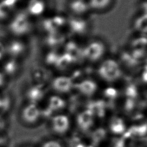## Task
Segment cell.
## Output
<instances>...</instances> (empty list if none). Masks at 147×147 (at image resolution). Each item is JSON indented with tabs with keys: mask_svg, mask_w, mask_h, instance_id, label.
<instances>
[{
	"mask_svg": "<svg viewBox=\"0 0 147 147\" xmlns=\"http://www.w3.org/2000/svg\"><path fill=\"white\" fill-rule=\"evenodd\" d=\"M45 10V3L42 0H30L27 5V12L31 16H38Z\"/></svg>",
	"mask_w": 147,
	"mask_h": 147,
	"instance_id": "ba28073f",
	"label": "cell"
},
{
	"mask_svg": "<svg viewBox=\"0 0 147 147\" xmlns=\"http://www.w3.org/2000/svg\"><path fill=\"white\" fill-rule=\"evenodd\" d=\"M75 147H85V146L83 144H77Z\"/></svg>",
	"mask_w": 147,
	"mask_h": 147,
	"instance_id": "7402d4cb",
	"label": "cell"
},
{
	"mask_svg": "<svg viewBox=\"0 0 147 147\" xmlns=\"http://www.w3.org/2000/svg\"><path fill=\"white\" fill-rule=\"evenodd\" d=\"M52 88L59 92L68 91L71 86V82L66 77H57L53 79L51 83Z\"/></svg>",
	"mask_w": 147,
	"mask_h": 147,
	"instance_id": "9c48e42d",
	"label": "cell"
},
{
	"mask_svg": "<svg viewBox=\"0 0 147 147\" xmlns=\"http://www.w3.org/2000/svg\"><path fill=\"white\" fill-rule=\"evenodd\" d=\"M80 91L86 95H91L95 90V86L91 82L83 83L79 87Z\"/></svg>",
	"mask_w": 147,
	"mask_h": 147,
	"instance_id": "5bb4252c",
	"label": "cell"
},
{
	"mask_svg": "<svg viewBox=\"0 0 147 147\" xmlns=\"http://www.w3.org/2000/svg\"><path fill=\"white\" fill-rule=\"evenodd\" d=\"M69 13L76 18H86L91 13L87 0H69L67 3Z\"/></svg>",
	"mask_w": 147,
	"mask_h": 147,
	"instance_id": "3957f363",
	"label": "cell"
},
{
	"mask_svg": "<svg viewBox=\"0 0 147 147\" xmlns=\"http://www.w3.org/2000/svg\"><path fill=\"white\" fill-rule=\"evenodd\" d=\"M40 147H61L60 144L55 140H48L42 142Z\"/></svg>",
	"mask_w": 147,
	"mask_h": 147,
	"instance_id": "ac0fdd59",
	"label": "cell"
},
{
	"mask_svg": "<svg viewBox=\"0 0 147 147\" xmlns=\"http://www.w3.org/2000/svg\"><path fill=\"white\" fill-rule=\"evenodd\" d=\"M106 135V131L103 129L99 128L96 130L92 133V138L94 142L98 143L104 138Z\"/></svg>",
	"mask_w": 147,
	"mask_h": 147,
	"instance_id": "2e32d148",
	"label": "cell"
},
{
	"mask_svg": "<svg viewBox=\"0 0 147 147\" xmlns=\"http://www.w3.org/2000/svg\"><path fill=\"white\" fill-rule=\"evenodd\" d=\"M78 122L82 129H88L93 123V114L89 110L81 113L78 117Z\"/></svg>",
	"mask_w": 147,
	"mask_h": 147,
	"instance_id": "30bf717a",
	"label": "cell"
},
{
	"mask_svg": "<svg viewBox=\"0 0 147 147\" xmlns=\"http://www.w3.org/2000/svg\"><path fill=\"white\" fill-rule=\"evenodd\" d=\"M6 54L10 57L17 59L24 54L26 51V46L24 42L18 40H13L6 45Z\"/></svg>",
	"mask_w": 147,
	"mask_h": 147,
	"instance_id": "8992f818",
	"label": "cell"
},
{
	"mask_svg": "<svg viewBox=\"0 0 147 147\" xmlns=\"http://www.w3.org/2000/svg\"><path fill=\"white\" fill-rule=\"evenodd\" d=\"M146 143H147V138H146Z\"/></svg>",
	"mask_w": 147,
	"mask_h": 147,
	"instance_id": "cb8c5ba5",
	"label": "cell"
},
{
	"mask_svg": "<svg viewBox=\"0 0 147 147\" xmlns=\"http://www.w3.org/2000/svg\"><path fill=\"white\" fill-rule=\"evenodd\" d=\"M131 130L133 133H135L139 136H143L147 133V124L142 125L137 127H133Z\"/></svg>",
	"mask_w": 147,
	"mask_h": 147,
	"instance_id": "e0dca14e",
	"label": "cell"
},
{
	"mask_svg": "<svg viewBox=\"0 0 147 147\" xmlns=\"http://www.w3.org/2000/svg\"><path fill=\"white\" fill-rule=\"evenodd\" d=\"M41 118V109L36 104L26 103L20 111V120L26 126L36 125Z\"/></svg>",
	"mask_w": 147,
	"mask_h": 147,
	"instance_id": "7a4b0ae2",
	"label": "cell"
},
{
	"mask_svg": "<svg viewBox=\"0 0 147 147\" xmlns=\"http://www.w3.org/2000/svg\"><path fill=\"white\" fill-rule=\"evenodd\" d=\"M6 54V45H5L3 42L0 41V61L3 59Z\"/></svg>",
	"mask_w": 147,
	"mask_h": 147,
	"instance_id": "d6986e66",
	"label": "cell"
},
{
	"mask_svg": "<svg viewBox=\"0 0 147 147\" xmlns=\"http://www.w3.org/2000/svg\"><path fill=\"white\" fill-rule=\"evenodd\" d=\"M45 95V91L41 85H34L29 87L26 92L25 96L26 103L38 105L43 99Z\"/></svg>",
	"mask_w": 147,
	"mask_h": 147,
	"instance_id": "277c9868",
	"label": "cell"
},
{
	"mask_svg": "<svg viewBox=\"0 0 147 147\" xmlns=\"http://www.w3.org/2000/svg\"><path fill=\"white\" fill-rule=\"evenodd\" d=\"M19 68L20 65L17 59L10 57V59L7 60L3 64V71L2 72L5 75H7L9 76H13L17 73Z\"/></svg>",
	"mask_w": 147,
	"mask_h": 147,
	"instance_id": "8fae6325",
	"label": "cell"
},
{
	"mask_svg": "<svg viewBox=\"0 0 147 147\" xmlns=\"http://www.w3.org/2000/svg\"><path fill=\"white\" fill-rule=\"evenodd\" d=\"M110 128L111 131L115 134L123 133L125 129L123 121L119 118H114L111 121Z\"/></svg>",
	"mask_w": 147,
	"mask_h": 147,
	"instance_id": "4fadbf2b",
	"label": "cell"
},
{
	"mask_svg": "<svg viewBox=\"0 0 147 147\" xmlns=\"http://www.w3.org/2000/svg\"><path fill=\"white\" fill-rule=\"evenodd\" d=\"M51 126L55 132L58 134H63L68 130L69 121L65 115H56L52 118Z\"/></svg>",
	"mask_w": 147,
	"mask_h": 147,
	"instance_id": "52a82bcc",
	"label": "cell"
},
{
	"mask_svg": "<svg viewBox=\"0 0 147 147\" xmlns=\"http://www.w3.org/2000/svg\"><path fill=\"white\" fill-rule=\"evenodd\" d=\"M1 116H0V129H2V126H3V121L1 119Z\"/></svg>",
	"mask_w": 147,
	"mask_h": 147,
	"instance_id": "44dd1931",
	"label": "cell"
},
{
	"mask_svg": "<svg viewBox=\"0 0 147 147\" xmlns=\"http://www.w3.org/2000/svg\"><path fill=\"white\" fill-rule=\"evenodd\" d=\"M91 12L103 13L109 11L114 5L115 0H87Z\"/></svg>",
	"mask_w": 147,
	"mask_h": 147,
	"instance_id": "5b68a950",
	"label": "cell"
},
{
	"mask_svg": "<svg viewBox=\"0 0 147 147\" xmlns=\"http://www.w3.org/2000/svg\"><path fill=\"white\" fill-rule=\"evenodd\" d=\"M31 27V21L28 14L22 11L16 14L9 24V30L17 36L26 34L30 32Z\"/></svg>",
	"mask_w": 147,
	"mask_h": 147,
	"instance_id": "6da1fadb",
	"label": "cell"
},
{
	"mask_svg": "<svg viewBox=\"0 0 147 147\" xmlns=\"http://www.w3.org/2000/svg\"><path fill=\"white\" fill-rule=\"evenodd\" d=\"M93 114H96L97 115L101 117L104 114L103 110V103L102 102H98L92 104L90 106V109L89 110Z\"/></svg>",
	"mask_w": 147,
	"mask_h": 147,
	"instance_id": "9a60e30c",
	"label": "cell"
},
{
	"mask_svg": "<svg viewBox=\"0 0 147 147\" xmlns=\"http://www.w3.org/2000/svg\"><path fill=\"white\" fill-rule=\"evenodd\" d=\"M64 106V101L58 96H52L49 99L48 109L51 111H56L61 109Z\"/></svg>",
	"mask_w": 147,
	"mask_h": 147,
	"instance_id": "7c38bea8",
	"label": "cell"
},
{
	"mask_svg": "<svg viewBox=\"0 0 147 147\" xmlns=\"http://www.w3.org/2000/svg\"><path fill=\"white\" fill-rule=\"evenodd\" d=\"M5 74L0 71V88L3 87L5 83Z\"/></svg>",
	"mask_w": 147,
	"mask_h": 147,
	"instance_id": "ffe728a7",
	"label": "cell"
},
{
	"mask_svg": "<svg viewBox=\"0 0 147 147\" xmlns=\"http://www.w3.org/2000/svg\"><path fill=\"white\" fill-rule=\"evenodd\" d=\"M25 147H32V146H25Z\"/></svg>",
	"mask_w": 147,
	"mask_h": 147,
	"instance_id": "603a6c76",
	"label": "cell"
}]
</instances>
